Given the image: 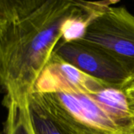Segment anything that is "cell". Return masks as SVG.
Listing matches in <instances>:
<instances>
[{"instance_id": "obj_9", "label": "cell", "mask_w": 134, "mask_h": 134, "mask_svg": "<svg viewBox=\"0 0 134 134\" xmlns=\"http://www.w3.org/2000/svg\"><path fill=\"white\" fill-rule=\"evenodd\" d=\"M126 91L128 96L130 97V98L134 103V86H131L128 87L127 89H126Z\"/></svg>"}, {"instance_id": "obj_4", "label": "cell", "mask_w": 134, "mask_h": 134, "mask_svg": "<svg viewBox=\"0 0 134 134\" xmlns=\"http://www.w3.org/2000/svg\"><path fill=\"white\" fill-rule=\"evenodd\" d=\"M53 53L85 74L111 86L126 89L133 83L130 73L104 50L82 42L60 41Z\"/></svg>"}, {"instance_id": "obj_7", "label": "cell", "mask_w": 134, "mask_h": 134, "mask_svg": "<svg viewBox=\"0 0 134 134\" xmlns=\"http://www.w3.org/2000/svg\"><path fill=\"white\" fill-rule=\"evenodd\" d=\"M7 109L5 134H35L29 114L28 97L3 102Z\"/></svg>"}, {"instance_id": "obj_8", "label": "cell", "mask_w": 134, "mask_h": 134, "mask_svg": "<svg viewBox=\"0 0 134 134\" xmlns=\"http://www.w3.org/2000/svg\"><path fill=\"white\" fill-rule=\"evenodd\" d=\"M13 0H0V33L9 18Z\"/></svg>"}, {"instance_id": "obj_3", "label": "cell", "mask_w": 134, "mask_h": 134, "mask_svg": "<svg viewBox=\"0 0 134 134\" xmlns=\"http://www.w3.org/2000/svg\"><path fill=\"white\" fill-rule=\"evenodd\" d=\"M78 42L96 46L115 58L130 73L134 86V15L125 7L111 5L99 13Z\"/></svg>"}, {"instance_id": "obj_6", "label": "cell", "mask_w": 134, "mask_h": 134, "mask_svg": "<svg viewBox=\"0 0 134 134\" xmlns=\"http://www.w3.org/2000/svg\"><path fill=\"white\" fill-rule=\"evenodd\" d=\"M28 109L35 134H73L53 114L40 93L28 96Z\"/></svg>"}, {"instance_id": "obj_2", "label": "cell", "mask_w": 134, "mask_h": 134, "mask_svg": "<svg viewBox=\"0 0 134 134\" xmlns=\"http://www.w3.org/2000/svg\"><path fill=\"white\" fill-rule=\"evenodd\" d=\"M53 114L73 134H134L90 94L40 93Z\"/></svg>"}, {"instance_id": "obj_1", "label": "cell", "mask_w": 134, "mask_h": 134, "mask_svg": "<svg viewBox=\"0 0 134 134\" xmlns=\"http://www.w3.org/2000/svg\"><path fill=\"white\" fill-rule=\"evenodd\" d=\"M79 9V1L74 0H13L0 33L3 102L31 93L61 40L64 22Z\"/></svg>"}, {"instance_id": "obj_5", "label": "cell", "mask_w": 134, "mask_h": 134, "mask_svg": "<svg viewBox=\"0 0 134 134\" xmlns=\"http://www.w3.org/2000/svg\"><path fill=\"white\" fill-rule=\"evenodd\" d=\"M107 85L66 62L54 53L41 71L31 93H95Z\"/></svg>"}]
</instances>
